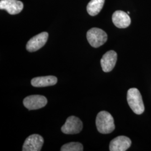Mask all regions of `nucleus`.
<instances>
[{"label": "nucleus", "mask_w": 151, "mask_h": 151, "mask_svg": "<svg viewBox=\"0 0 151 151\" xmlns=\"http://www.w3.org/2000/svg\"><path fill=\"white\" fill-rule=\"evenodd\" d=\"M97 130L101 134H109L115 129L112 115L106 111H101L97 114L96 119Z\"/></svg>", "instance_id": "1"}, {"label": "nucleus", "mask_w": 151, "mask_h": 151, "mask_svg": "<svg viewBox=\"0 0 151 151\" xmlns=\"http://www.w3.org/2000/svg\"><path fill=\"white\" fill-rule=\"evenodd\" d=\"M127 101L132 111L138 115L145 111V106L139 91L136 88H130L127 92Z\"/></svg>", "instance_id": "2"}, {"label": "nucleus", "mask_w": 151, "mask_h": 151, "mask_svg": "<svg viewBox=\"0 0 151 151\" xmlns=\"http://www.w3.org/2000/svg\"><path fill=\"white\" fill-rule=\"evenodd\" d=\"M87 39L92 47L98 48L106 43L107 34L101 29L93 27L87 32Z\"/></svg>", "instance_id": "3"}, {"label": "nucleus", "mask_w": 151, "mask_h": 151, "mask_svg": "<svg viewBox=\"0 0 151 151\" xmlns=\"http://www.w3.org/2000/svg\"><path fill=\"white\" fill-rule=\"evenodd\" d=\"M83 124L80 119L75 116H69L62 127V132L66 134H76L81 132Z\"/></svg>", "instance_id": "4"}, {"label": "nucleus", "mask_w": 151, "mask_h": 151, "mask_svg": "<svg viewBox=\"0 0 151 151\" xmlns=\"http://www.w3.org/2000/svg\"><path fill=\"white\" fill-rule=\"evenodd\" d=\"M48 103L47 98L39 95H30L25 97L23 100V104L29 110H37L44 107Z\"/></svg>", "instance_id": "5"}, {"label": "nucleus", "mask_w": 151, "mask_h": 151, "mask_svg": "<svg viewBox=\"0 0 151 151\" xmlns=\"http://www.w3.org/2000/svg\"><path fill=\"white\" fill-rule=\"evenodd\" d=\"M43 143V138L41 135L36 134L29 135L25 140L22 150L23 151H40Z\"/></svg>", "instance_id": "6"}, {"label": "nucleus", "mask_w": 151, "mask_h": 151, "mask_svg": "<svg viewBox=\"0 0 151 151\" xmlns=\"http://www.w3.org/2000/svg\"><path fill=\"white\" fill-rule=\"evenodd\" d=\"M48 32H43L31 38L27 43L26 48L29 52H34L42 48L47 42Z\"/></svg>", "instance_id": "7"}, {"label": "nucleus", "mask_w": 151, "mask_h": 151, "mask_svg": "<svg viewBox=\"0 0 151 151\" xmlns=\"http://www.w3.org/2000/svg\"><path fill=\"white\" fill-rule=\"evenodd\" d=\"M24 7L22 1L17 0H1L0 9L5 10L10 15H16L20 13Z\"/></svg>", "instance_id": "8"}, {"label": "nucleus", "mask_w": 151, "mask_h": 151, "mask_svg": "<svg viewBox=\"0 0 151 151\" xmlns=\"http://www.w3.org/2000/svg\"><path fill=\"white\" fill-rule=\"evenodd\" d=\"M132 145V141L125 136H119L113 139L110 143V151H127Z\"/></svg>", "instance_id": "9"}, {"label": "nucleus", "mask_w": 151, "mask_h": 151, "mask_svg": "<svg viewBox=\"0 0 151 151\" xmlns=\"http://www.w3.org/2000/svg\"><path fill=\"white\" fill-rule=\"evenodd\" d=\"M117 60V53L114 50H109L103 55L101 65L104 72H109L113 70Z\"/></svg>", "instance_id": "10"}, {"label": "nucleus", "mask_w": 151, "mask_h": 151, "mask_svg": "<svg viewBox=\"0 0 151 151\" xmlns=\"http://www.w3.org/2000/svg\"><path fill=\"white\" fill-rule=\"evenodd\" d=\"M112 20L114 24L116 27L120 29L128 27L131 22V20L128 14L120 10L114 12Z\"/></svg>", "instance_id": "11"}, {"label": "nucleus", "mask_w": 151, "mask_h": 151, "mask_svg": "<svg viewBox=\"0 0 151 151\" xmlns=\"http://www.w3.org/2000/svg\"><path fill=\"white\" fill-rule=\"evenodd\" d=\"M57 78L53 76H47L42 77H37L32 78L31 84L35 87L53 86L57 83Z\"/></svg>", "instance_id": "12"}, {"label": "nucleus", "mask_w": 151, "mask_h": 151, "mask_svg": "<svg viewBox=\"0 0 151 151\" xmlns=\"http://www.w3.org/2000/svg\"><path fill=\"white\" fill-rule=\"evenodd\" d=\"M105 0H91L87 6V11L91 16H96L103 9Z\"/></svg>", "instance_id": "13"}, {"label": "nucleus", "mask_w": 151, "mask_h": 151, "mask_svg": "<svg viewBox=\"0 0 151 151\" xmlns=\"http://www.w3.org/2000/svg\"><path fill=\"white\" fill-rule=\"evenodd\" d=\"M83 147L81 143L70 142L66 143L61 147V151H82Z\"/></svg>", "instance_id": "14"}]
</instances>
